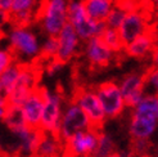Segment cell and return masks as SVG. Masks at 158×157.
I'll list each match as a JSON object with an SVG mask.
<instances>
[{"label": "cell", "instance_id": "9", "mask_svg": "<svg viewBox=\"0 0 158 157\" xmlns=\"http://www.w3.org/2000/svg\"><path fill=\"white\" fill-rule=\"evenodd\" d=\"M149 31H151V21H149L148 14L144 11L136 9V8L127 12L121 27L118 28L125 46Z\"/></svg>", "mask_w": 158, "mask_h": 157}, {"label": "cell", "instance_id": "26", "mask_svg": "<svg viewBox=\"0 0 158 157\" xmlns=\"http://www.w3.org/2000/svg\"><path fill=\"white\" fill-rule=\"evenodd\" d=\"M58 53V40L57 36H45L44 41L41 44V52H40V58L44 59H55Z\"/></svg>", "mask_w": 158, "mask_h": 157}, {"label": "cell", "instance_id": "33", "mask_svg": "<svg viewBox=\"0 0 158 157\" xmlns=\"http://www.w3.org/2000/svg\"><path fill=\"white\" fill-rule=\"evenodd\" d=\"M12 3H13V0H0V9L9 13L10 6H12Z\"/></svg>", "mask_w": 158, "mask_h": 157}, {"label": "cell", "instance_id": "35", "mask_svg": "<svg viewBox=\"0 0 158 157\" xmlns=\"http://www.w3.org/2000/svg\"><path fill=\"white\" fill-rule=\"evenodd\" d=\"M149 2H151L152 6H153V9L158 12V0H149Z\"/></svg>", "mask_w": 158, "mask_h": 157}, {"label": "cell", "instance_id": "15", "mask_svg": "<svg viewBox=\"0 0 158 157\" xmlns=\"http://www.w3.org/2000/svg\"><path fill=\"white\" fill-rule=\"evenodd\" d=\"M40 6V0H13L9 15L12 26L28 27L34 19Z\"/></svg>", "mask_w": 158, "mask_h": 157}, {"label": "cell", "instance_id": "28", "mask_svg": "<svg viewBox=\"0 0 158 157\" xmlns=\"http://www.w3.org/2000/svg\"><path fill=\"white\" fill-rule=\"evenodd\" d=\"M15 62H17V59H15V56L9 48V45L0 46V75L4 74Z\"/></svg>", "mask_w": 158, "mask_h": 157}, {"label": "cell", "instance_id": "20", "mask_svg": "<svg viewBox=\"0 0 158 157\" xmlns=\"http://www.w3.org/2000/svg\"><path fill=\"white\" fill-rule=\"evenodd\" d=\"M114 5L116 0H84L86 14L97 22H104Z\"/></svg>", "mask_w": 158, "mask_h": 157}, {"label": "cell", "instance_id": "18", "mask_svg": "<svg viewBox=\"0 0 158 157\" xmlns=\"http://www.w3.org/2000/svg\"><path fill=\"white\" fill-rule=\"evenodd\" d=\"M158 129V121L144 116L131 113L129 122V133L132 140H149Z\"/></svg>", "mask_w": 158, "mask_h": 157}, {"label": "cell", "instance_id": "12", "mask_svg": "<svg viewBox=\"0 0 158 157\" xmlns=\"http://www.w3.org/2000/svg\"><path fill=\"white\" fill-rule=\"evenodd\" d=\"M120 90L129 108H134L145 95L144 93V74L131 72L122 77L118 83Z\"/></svg>", "mask_w": 158, "mask_h": 157}, {"label": "cell", "instance_id": "32", "mask_svg": "<svg viewBox=\"0 0 158 157\" xmlns=\"http://www.w3.org/2000/svg\"><path fill=\"white\" fill-rule=\"evenodd\" d=\"M8 112V103H6V100L2 99L0 98V120H4V117Z\"/></svg>", "mask_w": 158, "mask_h": 157}, {"label": "cell", "instance_id": "23", "mask_svg": "<svg viewBox=\"0 0 158 157\" xmlns=\"http://www.w3.org/2000/svg\"><path fill=\"white\" fill-rule=\"evenodd\" d=\"M100 40L104 43L106 46H108V48L112 52H114V53H120L125 48V45H123V43L121 40V36H120L118 30H113V28L106 27L104 31L100 35Z\"/></svg>", "mask_w": 158, "mask_h": 157}, {"label": "cell", "instance_id": "22", "mask_svg": "<svg viewBox=\"0 0 158 157\" xmlns=\"http://www.w3.org/2000/svg\"><path fill=\"white\" fill-rule=\"evenodd\" d=\"M131 113L144 116L148 117V119L158 121V97L145 94L143 99L134 108H131Z\"/></svg>", "mask_w": 158, "mask_h": 157}, {"label": "cell", "instance_id": "7", "mask_svg": "<svg viewBox=\"0 0 158 157\" xmlns=\"http://www.w3.org/2000/svg\"><path fill=\"white\" fill-rule=\"evenodd\" d=\"M100 130L90 128L72 135L63 142V157H93L97 150Z\"/></svg>", "mask_w": 158, "mask_h": 157}, {"label": "cell", "instance_id": "14", "mask_svg": "<svg viewBox=\"0 0 158 157\" xmlns=\"http://www.w3.org/2000/svg\"><path fill=\"white\" fill-rule=\"evenodd\" d=\"M84 56L93 67L103 68L109 66L114 61L116 53L106 46L104 43L100 40V37H94L85 43Z\"/></svg>", "mask_w": 158, "mask_h": 157}, {"label": "cell", "instance_id": "24", "mask_svg": "<svg viewBox=\"0 0 158 157\" xmlns=\"http://www.w3.org/2000/svg\"><path fill=\"white\" fill-rule=\"evenodd\" d=\"M116 152V144L114 140L112 139L109 134L100 131L99 133V139L97 144V150L94 152L93 157H108L110 155H114Z\"/></svg>", "mask_w": 158, "mask_h": 157}, {"label": "cell", "instance_id": "21", "mask_svg": "<svg viewBox=\"0 0 158 157\" xmlns=\"http://www.w3.org/2000/svg\"><path fill=\"white\" fill-rule=\"evenodd\" d=\"M22 67H23V63L15 62L4 74L0 75V98L2 99L8 100V98H9V95L14 89L15 84H17Z\"/></svg>", "mask_w": 158, "mask_h": 157}, {"label": "cell", "instance_id": "30", "mask_svg": "<svg viewBox=\"0 0 158 157\" xmlns=\"http://www.w3.org/2000/svg\"><path fill=\"white\" fill-rule=\"evenodd\" d=\"M10 15L8 12L0 9V40L2 37L5 35V30L6 27H10Z\"/></svg>", "mask_w": 158, "mask_h": 157}, {"label": "cell", "instance_id": "10", "mask_svg": "<svg viewBox=\"0 0 158 157\" xmlns=\"http://www.w3.org/2000/svg\"><path fill=\"white\" fill-rule=\"evenodd\" d=\"M44 111V94L43 88L37 86L28 94V97L19 106V112L22 120L31 129L40 130L41 117Z\"/></svg>", "mask_w": 158, "mask_h": 157}, {"label": "cell", "instance_id": "16", "mask_svg": "<svg viewBox=\"0 0 158 157\" xmlns=\"http://www.w3.org/2000/svg\"><path fill=\"white\" fill-rule=\"evenodd\" d=\"M10 131L17 139V147L19 153L25 157L34 156L39 139H40L41 135V131L36 129H31L25 124L10 129Z\"/></svg>", "mask_w": 158, "mask_h": 157}, {"label": "cell", "instance_id": "17", "mask_svg": "<svg viewBox=\"0 0 158 157\" xmlns=\"http://www.w3.org/2000/svg\"><path fill=\"white\" fill-rule=\"evenodd\" d=\"M158 41V35L156 30H151L149 32L139 36L134 41L127 44L123 48V52L127 54L129 57L132 58H147L148 56H152V53L157 45Z\"/></svg>", "mask_w": 158, "mask_h": 157}, {"label": "cell", "instance_id": "31", "mask_svg": "<svg viewBox=\"0 0 158 157\" xmlns=\"http://www.w3.org/2000/svg\"><path fill=\"white\" fill-rule=\"evenodd\" d=\"M63 66H64V63H62V62L58 61L57 58H55V59H52V61H49L48 67H46V72H48L49 76H54V75H57L58 72L62 71V70H63Z\"/></svg>", "mask_w": 158, "mask_h": 157}, {"label": "cell", "instance_id": "8", "mask_svg": "<svg viewBox=\"0 0 158 157\" xmlns=\"http://www.w3.org/2000/svg\"><path fill=\"white\" fill-rule=\"evenodd\" d=\"M72 100L86 115V117H88L91 124V126L94 129L100 130L103 124L106 122L107 117L104 115L103 108H102V104L95 93V89H90V88L78 89L75 93Z\"/></svg>", "mask_w": 158, "mask_h": 157}, {"label": "cell", "instance_id": "34", "mask_svg": "<svg viewBox=\"0 0 158 157\" xmlns=\"http://www.w3.org/2000/svg\"><path fill=\"white\" fill-rule=\"evenodd\" d=\"M151 57H152V62H153V67L158 68V43H157V45H156V48H154Z\"/></svg>", "mask_w": 158, "mask_h": 157}, {"label": "cell", "instance_id": "6", "mask_svg": "<svg viewBox=\"0 0 158 157\" xmlns=\"http://www.w3.org/2000/svg\"><path fill=\"white\" fill-rule=\"evenodd\" d=\"M95 93L107 119H116V117L121 116L127 108L120 86L114 81L102 83L95 88Z\"/></svg>", "mask_w": 158, "mask_h": 157}, {"label": "cell", "instance_id": "27", "mask_svg": "<svg viewBox=\"0 0 158 157\" xmlns=\"http://www.w3.org/2000/svg\"><path fill=\"white\" fill-rule=\"evenodd\" d=\"M144 93L158 97V68L152 67L144 74Z\"/></svg>", "mask_w": 158, "mask_h": 157}, {"label": "cell", "instance_id": "36", "mask_svg": "<svg viewBox=\"0 0 158 157\" xmlns=\"http://www.w3.org/2000/svg\"><path fill=\"white\" fill-rule=\"evenodd\" d=\"M108 157H122L120 153H114V155H110V156H108Z\"/></svg>", "mask_w": 158, "mask_h": 157}, {"label": "cell", "instance_id": "2", "mask_svg": "<svg viewBox=\"0 0 158 157\" xmlns=\"http://www.w3.org/2000/svg\"><path fill=\"white\" fill-rule=\"evenodd\" d=\"M69 0H41L36 21L45 36H58L68 23Z\"/></svg>", "mask_w": 158, "mask_h": 157}, {"label": "cell", "instance_id": "3", "mask_svg": "<svg viewBox=\"0 0 158 157\" xmlns=\"http://www.w3.org/2000/svg\"><path fill=\"white\" fill-rule=\"evenodd\" d=\"M68 23L73 27L80 40L86 43L94 37H100L106 28L104 22H97L86 14L84 0H69Z\"/></svg>", "mask_w": 158, "mask_h": 157}, {"label": "cell", "instance_id": "4", "mask_svg": "<svg viewBox=\"0 0 158 157\" xmlns=\"http://www.w3.org/2000/svg\"><path fill=\"white\" fill-rule=\"evenodd\" d=\"M44 94V111L41 117L40 131L57 134L63 108H64V97L59 90H50L43 88Z\"/></svg>", "mask_w": 158, "mask_h": 157}, {"label": "cell", "instance_id": "25", "mask_svg": "<svg viewBox=\"0 0 158 157\" xmlns=\"http://www.w3.org/2000/svg\"><path fill=\"white\" fill-rule=\"evenodd\" d=\"M127 12L129 11L125 9V8L121 4L116 3L114 8L110 11V13L108 14L107 19L104 21L106 27L113 28V30H118V28L121 27V25H122V22H123L125 17H126V14H127Z\"/></svg>", "mask_w": 158, "mask_h": 157}, {"label": "cell", "instance_id": "13", "mask_svg": "<svg viewBox=\"0 0 158 157\" xmlns=\"http://www.w3.org/2000/svg\"><path fill=\"white\" fill-rule=\"evenodd\" d=\"M57 40H58L57 59L66 65L76 57V54L78 53V49H80L81 40L69 23H67L63 27V30L58 34Z\"/></svg>", "mask_w": 158, "mask_h": 157}, {"label": "cell", "instance_id": "29", "mask_svg": "<svg viewBox=\"0 0 158 157\" xmlns=\"http://www.w3.org/2000/svg\"><path fill=\"white\" fill-rule=\"evenodd\" d=\"M151 142L149 140H132V151L138 156H145V153L149 150Z\"/></svg>", "mask_w": 158, "mask_h": 157}, {"label": "cell", "instance_id": "1", "mask_svg": "<svg viewBox=\"0 0 158 157\" xmlns=\"http://www.w3.org/2000/svg\"><path fill=\"white\" fill-rule=\"evenodd\" d=\"M5 36L8 45L19 63H22V61L28 62L40 57V40H39L37 35L30 28V26H10Z\"/></svg>", "mask_w": 158, "mask_h": 157}, {"label": "cell", "instance_id": "19", "mask_svg": "<svg viewBox=\"0 0 158 157\" xmlns=\"http://www.w3.org/2000/svg\"><path fill=\"white\" fill-rule=\"evenodd\" d=\"M64 147L63 140L52 133H43L35 150V157H63Z\"/></svg>", "mask_w": 158, "mask_h": 157}, {"label": "cell", "instance_id": "5", "mask_svg": "<svg viewBox=\"0 0 158 157\" xmlns=\"http://www.w3.org/2000/svg\"><path fill=\"white\" fill-rule=\"evenodd\" d=\"M90 128H93L91 124L88 117H86V115L81 111V108L73 100L66 103L64 108H63L59 128L57 131V135L63 142H66L67 139H69L77 133L88 130Z\"/></svg>", "mask_w": 158, "mask_h": 157}, {"label": "cell", "instance_id": "11", "mask_svg": "<svg viewBox=\"0 0 158 157\" xmlns=\"http://www.w3.org/2000/svg\"><path fill=\"white\" fill-rule=\"evenodd\" d=\"M36 88H37V74L35 72L32 66L23 65L17 84H15L12 94L6 100L8 107L19 108V106L23 103V100L28 97V94Z\"/></svg>", "mask_w": 158, "mask_h": 157}]
</instances>
